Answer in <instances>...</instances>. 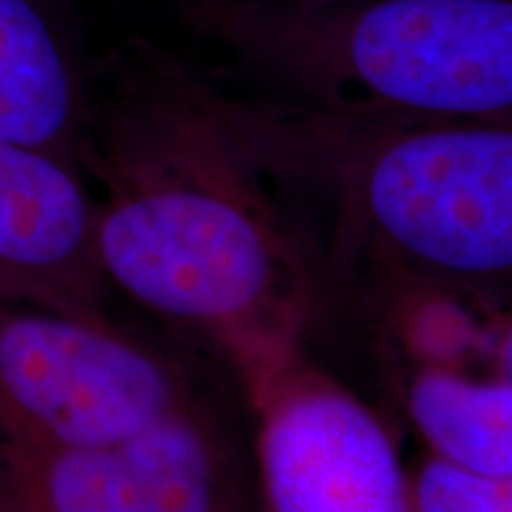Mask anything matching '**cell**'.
<instances>
[{"instance_id":"obj_10","label":"cell","mask_w":512,"mask_h":512,"mask_svg":"<svg viewBox=\"0 0 512 512\" xmlns=\"http://www.w3.org/2000/svg\"><path fill=\"white\" fill-rule=\"evenodd\" d=\"M408 510L508 512L512 510V479L486 475L432 453L413 482H408Z\"/></svg>"},{"instance_id":"obj_8","label":"cell","mask_w":512,"mask_h":512,"mask_svg":"<svg viewBox=\"0 0 512 512\" xmlns=\"http://www.w3.org/2000/svg\"><path fill=\"white\" fill-rule=\"evenodd\" d=\"M95 69L69 0H0V140L76 162Z\"/></svg>"},{"instance_id":"obj_7","label":"cell","mask_w":512,"mask_h":512,"mask_svg":"<svg viewBox=\"0 0 512 512\" xmlns=\"http://www.w3.org/2000/svg\"><path fill=\"white\" fill-rule=\"evenodd\" d=\"M110 292L79 164L0 140V302L110 328Z\"/></svg>"},{"instance_id":"obj_3","label":"cell","mask_w":512,"mask_h":512,"mask_svg":"<svg viewBox=\"0 0 512 512\" xmlns=\"http://www.w3.org/2000/svg\"><path fill=\"white\" fill-rule=\"evenodd\" d=\"M181 17L285 102L512 121V0H204Z\"/></svg>"},{"instance_id":"obj_4","label":"cell","mask_w":512,"mask_h":512,"mask_svg":"<svg viewBox=\"0 0 512 512\" xmlns=\"http://www.w3.org/2000/svg\"><path fill=\"white\" fill-rule=\"evenodd\" d=\"M195 411L183 368L112 325L0 302V439L102 444Z\"/></svg>"},{"instance_id":"obj_5","label":"cell","mask_w":512,"mask_h":512,"mask_svg":"<svg viewBox=\"0 0 512 512\" xmlns=\"http://www.w3.org/2000/svg\"><path fill=\"white\" fill-rule=\"evenodd\" d=\"M226 451L202 411L102 444L0 439V512L238 508Z\"/></svg>"},{"instance_id":"obj_6","label":"cell","mask_w":512,"mask_h":512,"mask_svg":"<svg viewBox=\"0 0 512 512\" xmlns=\"http://www.w3.org/2000/svg\"><path fill=\"white\" fill-rule=\"evenodd\" d=\"M261 489L275 512H406L408 479L387 427L302 358L249 392Z\"/></svg>"},{"instance_id":"obj_2","label":"cell","mask_w":512,"mask_h":512,"mask_svg":"<svg viewBox=\"0 0 512 512\" xmlns=\"http://www.w3.org/2000/svg\"><path fill=\"white\" fill-rule=\"evenodd\" d=\"M228 136L335 211L337 256L441 285H498L512 266V126L503 119L335 112L245 100L200 74Z\"/></svg>"},{"instance_id":"obj_1","label":"cell","mask_w":512,"mask_h":512,"mask_svg":"<svg viewBox=\"0 0 512 512\" xmlns=\"http://www.w3.org/2000/svg\"><path fill=\"white\" fill-rule=\"evenodd\" d=\"M95 79L76 164L105 188L107 278L230 358L252 392L302 358L318 306L309 249L204 105L197 69L133 36Z\"/></svg>"},{"instance_id":"obj_9","label":"cell","mask_w":512,"mask_h":512,"mask_svg":"<svg viewBox=\"0 0 512 512\" xmlns=\"http://www.w3.org/2000/svg\"><path fill=\"white\" fill-rule=\"evenodd\" d=\"M408 413L434 456L512 479V382L427 366L408 387Z\"/></svg>"},{"instance_id":"obj_11","label":"cell","mask_w":512,"mask_h":512,"mask_svg":"<svg viewBox=\"0 0 512 512\" xmlns=\"http://www.w3.org/2000/svg\"><path fill=\"white\" fill-rule=\"evenodd\" d=\"M169 3H174L176 8H178V12H188V10H192V8H197V5H202L204 0H169Z\"/></svg>"}]
</instances>
